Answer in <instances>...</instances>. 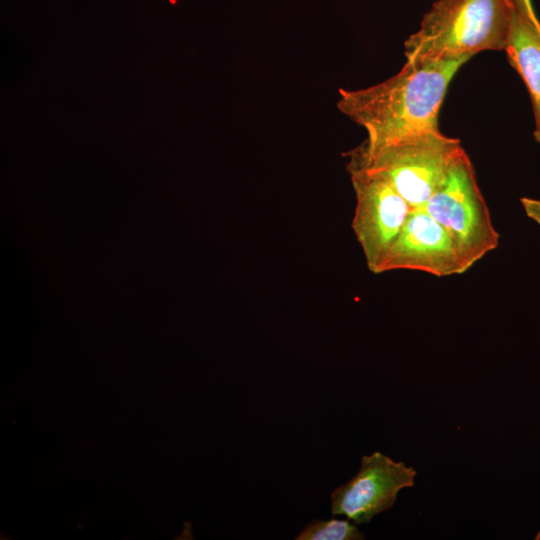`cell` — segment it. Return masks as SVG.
<instances>
[{
    "label": "cell",
    "mask_w": 540,
    "mask_h": 540,
    "mask_svg": "<svg viewBox=\"0 0 540 540\" xmlns=\"http://www.w3.org/2000/svg\"><path fill=\"white\" fill-rule=\"evenodd\" d=\"M470 58L406 61L397 74L381 83L339 89L337 108L365 129L364 142L369 146L440 132L439 111L448 86Z\"/></svg>",
    "instance_id": "1"
},
{
    "label": "cell",
    "mask_w": 540,
    "mask_h": 540,
    "mask_svg": "<svg viewBox=\"0 0 540 540\" xmlns=\"http://www.w3.org/2000/svg\"><path fill=\"white\" fill-rule=\"evenodd\" d=\"M512 9L511 0H437L404 42L406 61L505 50Z\"/></svg>",
    "instance_id": "2"
},
{
    "label": "cell",
    "mask_w": 540,
    "mask_h": 540,
    "mask_svg": "<svg viewBox=\"0 0 540 540\" xmlns=\"http://www.w3.org/2000/svg\"><path fill=\"white\" fill-rule=\"evenodd\" d=\"M460 141L440 132H427L385 145L364 141L346 153L348 161L387 180L412 210L422 208L443 181Z\"/></svg>",
    "instance_id": "3"
},
{
    "label": "cell",
    "mask_w": 540,
    "mask_h": 540,
    "mask_svg": "<svg viewBox=\"0 0 540 540\" xmlns=\"http://www.w3.org/2000/svg\"><path fill=\"white\" fill-rule=\"evenodd\" d=\"M422 209L447 230L468 270L499 244V234L464 149L454 157Z\"/></svg>",
    "instance_id": "4"
},
{
    "label": "cell",
    "mask_w": 540,
    "mask_h": 540,
    "mask_svg": "<svg viewBox=\"0 0 540 540\" xmlns=\"http://www.w3.org/2000/svg\"><path fill=\"white\" fill-rule=\"evenodd\" d=\"M356 205L352 229L363 251L368 269H380L412 208L382 176L347 163Z\"/></svg>",
    "instance_id": "5"
},
{
    "label": "cell",
    "mask_w": 540,
    "mask_h": 540,
    "mask_svg": "<svg viewBox=\"0 0 540 540\" xmlns=\"http://www.w3.org/2000/svg\"><path fill=\"white\" fill-rule=\"evenodd\" d=\"M416 474L413 467L380 452L364 455L357 474L332 492L331 513L367 523L390 509L399 491L414 485Z\"/></svg>",
    "instance_id": "6"
},
{
    "label": "cell",
    "mask_w": 540,
    "mask_h": 540,
    "mask_svg": "<svg viewBox=\"0 0 540 540\" xmlns=\"http://www.w3.org/2000/svg\"><path fill=\"white\" fill-rule=\"evenodd\" d=\"M402 269L437 277L468 270L450 234L422 208L410 212L380 273Z\"/></svg>",
    "instance_id": "7"
},
{
    "label": "cell",
    "mask_w": 540,
    "mask_h": 540,
    "mask_svg": "<svg viewBox=\"0 0 540 540\" xmlns=\"http://www.w3.org/2000/svg\"><path fill=\"white\" fill-rule=\"evenodd\" d=\"M508 61L518 72L529 91L534 112V139L540 144V31L512 9Z\"/></svg>",
    "instance_id": "8"
},
{
    "label": "cell",
    "mask_w": 540,
    "mask_h": 540,
    "mask_svg": "<svg viewBox=\"0 0 540 540\" xmlns=\"http://www.w3.org/2000/svg\"><path fill=\"white\" fill-rule=\"evenodd\" d=\"M364 534L348 520L314 519L307 523L296 540H362Z\"/></svg>",
    "instance_id": "9"
},
{
    "label": "cell",
    "mask_w": 540,
    "mask_h": 540,
    "mask_svg": "<svg viewBox=\"0 0 540 540\" xmlns=\"http://www.w3.org/2000/svg\"><path fill=\"white\" fill-rule=\"evenodd\" d=\"M516 12L528 23L540 31V21L533 8L531 0H511Z\"/></svg>",
    "instance_id": "10"
},
{
    "label": "cell",
    "mask_w": 540,
    "mask_h": 540,
    "mask_svg": "<svg viewBox=\"0 0 540 540\" xmlns=\"http://www.w3.org/2000/svg\"><path fill=\"white\" fill-rule=\"evenodd\" d=\"M520 202L526 215L540 225V200L523 197Z\"/></svg>",
    "instance_id": "11"
},
{
    "label": "cell",
    "mask_w": 540,
    "mask_h": 540,
    "mask_svg": "<svg viewBox=\"0 0 540 540\" xmlns=\"http://www.w3.org/2000/svg\"><path fill=\"white\" fill-rule=\"evenodd\" d=\"M535 539L536 540H540V531L537 533V535L535 536Z\"/></svg>",
    "instance_id": "12"
}]
</instances>
